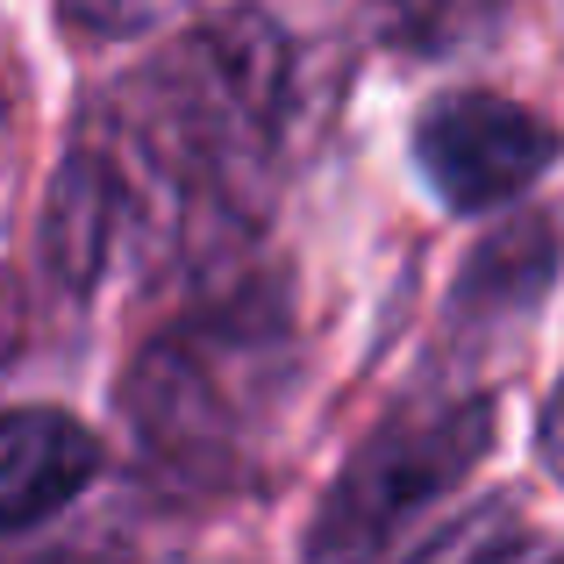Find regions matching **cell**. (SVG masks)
<instances>
[{"label":"cell","mask_w":564,"mask_h":564,"mask_svg":"<svg viewBox=\"0 0 564 564\" xmlns=\"http://www.w3.org/2000/svg\"><path fill=\"white\" fill-rule=\"evenodd\" d=\"M293 108H301V51L258 8L186 29L122 94V122L186 200V221L207 215L215 229H236V215L272 186Z\"/></svg>","instance_id":"1"},{"label":"cell","mask_w":564,"mask_h":564,"mask_svg":"<svg viewBox=\"0 0 564 564\" xmlns=\"http://www.w3.org/2000/svg\"><path fill=\"white\" fill-rule=\"evenodd\" d=\"M293 372V329L272 293L215 301L165 329L129 372V422L143 451L180 471L229 465L264 414L279 408V386Z\"/></svg>","instance_id":"2"},{"label":"cell","mask_w":564,"mask_h":564,"mask_svg":"<svg viewBox=\"0 0 564 564\" xmlns=\"http://www.w3.org/2000/svg\"><path fill=\"white\" fill-rule=\"evenodd\" d=\"M486 443H494V400L479 393L393 408L322 494V514L307 529V564H372L451 486H465Z\"/></svg>","instance_id":"3"},{"label":"cell","mask_w":564,"mask_h":564,"mask_svg":"<svg viewBox=\"0 0 564 564\" xmlns=\"http://www.w3.org/2000/svg\"><path fill=\"white\" fill-rule=\"evenodd\" d=\"M414 158H422L429 186L443 193V207L486 215V207H508L557 158V129L522 100L471 86V94H443L422 115Z\"/></svg>","instance_id":"4"},{"label":"cell","mask_w":564,"mask_h":564,"mask_svg":"<svg viewBox=\"0 0 564 564\" xmlns=\"http://www.w3.org/2000/svg\"><path fill=\"white\" fill-rule=\"evenodd\" d=\"M100 443L65 408H0V536L36 529L94 486Z\"/></svg>","instance_id":"5"},{"label":"cell","mask_w":564,"mask_h":564,"mask_svg":"<svg viewBox=\"0 0 564 564\" xmlns=\"http://www.w3.org/2000/svg\"><path fill=\"white\" fill-rule=\"evenodd\" d=\"M551 279H557V229L543 215L508 221V229H494L465 258V272H457L451 329H465L471 350H479V344H500V336H514L543 307Z\"/></svg>","instance_id":"6"},{"label":"cell","mask_w":564,"mask_h":564,"mask_svg":"<svg viewBox=\"0 0 564 564\" xmlns=\"http://www.w3.org/2000/svg\"><path fill=\"white\" fill-rule=\"evenodd\" d=\"M508 8L514 0H350L365 36L393 57H414V65H443V57L479 51Z\"/></svg>","instance_id":"7"},{"label":"cell","mask_w":564,"mask_h":564,"mask_svg":"<svg viewBox=\"0 0 564 564\" xmlns=\"http://www.w3.org/2000/svg\"><path fill=\"white\" fill-rule=\"evenodd\" d=\"M172 8H180V0H57V14H65L79 36H143V29H158Z\"/></svg>","instance_id":"8"},{"label":"cell","mask_w":564,"mask_h":564,"mask_svg":"<svg viewBox=\"0 0 564 564\" xmlns=\"http://www.w3.org/2000/svg\"><path fill=\"white\" fill-rule=\"evenodd\" d=\"M543 457H551V471L564 479V379H557L551 408H543Z\"/></svg>","instance_id":"9"},{"label":"cell","mask_w":564,"mask_h":564,"mask_svg":"<svg viewBox=\"0 0 564 564\" xmlns=\"http://www.w3.org/2000/svg\"><path fill=\"white\" fill-rule=\"evenodd\" d=\"M479 564H557V551L536 543V536H514V543H500V551H486Z\"/></svg>","instance_id":"10"}]
</instances>
